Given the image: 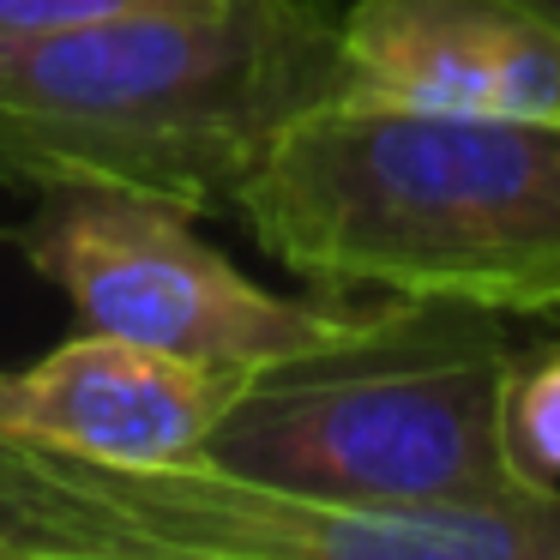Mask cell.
I'll use <instances>...</instances> for the list:
<instances>
[{
  "label": "cell",
  "mask_w": 560,
  "mask_h": 560,
  "mask_svg": "<svg viewBox=\"0 0 560 560\" xmlns=\"http://www.w3.org/2000/svg\"><path fill=\"white\" fill-rule=\"evenodd\" d=\"M0 560H133V548L49 452L0 434Z\"/></svg>",
  "instance_id": "obj_8"
},
{
  "label": "cell",
  "mask_w": 560,
  "mask_h": 560,
  "mask_svg": "<svg viewBox=\"0 0 560 560\" xmlns=\"http://www.w3.org/2000/svg\"><path fill=\"white\" fill-rule=\"evenodd\" d=\"M139 0H0V37H37V31L85 25V19L121 13Z\"/></svg>",
  "instance_id": "obj_10"
},
{
  "label": "cell",
  "mask_w": 560,
  "mask_h": 560,
  "mask_svg": "<svg viewBox=\"0 0 560 560\" xmlns=\"http://www.w3.org/2000/svg\"><path fill=\"white\" fill-rule=\"evenodd\" d=\"M55 470L109 512L133 560H560V506H380L259 482L211 458L187 464H85L49 452Z\"/></svg>",
  "instance_id": "obj_5"
},
{
  "label": "cell",
  "mask_w": 560,
  "mask_h": 560,
  "mask_svg": "<svg viewBox=\"0 0 560 560\" xmlns=\"http://www.w3.org/2000/svg\"><path fill=\"white\" fill-rule=\"evenodd\" d=\"M555 326H560V319H555Z\"/></svg>",
  "instance_id": "obj_12"
},
{
  "label": "cell",
  "mask_w": 560,
  "mask_h": 560,
  "mask_svg": "<svg viewBox=\"0 0 560 560\" xmlns=\"http://www.w3.org/2000/svg\"><path fill=\"white\" fill-rule=\"evenodd\" d=\"M500 434H506V458L536 488H560V343L542 350L518 343L500 398Z\"/></svg>",
  "instance_id": "obj_9"
},
{
  "label": "cell",
  "mask_w": 560,
  "mask_h": 560,
  "mask_svg": "<svg viewBox=\"0 0 560 560\" xmlns=\"http://www.w3.org/2000/svg\"><path fill=\"white\" fill-rule=\"evenodd\" d=\"M230 211L331 295L560 319V115L331 91L278 127Z\"/></svg>",
  "instance_id": "obj_1"
},
{
  "label": "cell",
  "mask_w": 560,
  "mask_h": 560,
  "mask_svg": "<svg viewBox=\"0 0 560 560\" xmlns=\"http://www.w3.org/2000/svg\"><path fill=\"white\" fill-rule=\"evenodd\" d=\"M530 7H542V13H548V19H555V25H560V0H530Z\"/></svg>",
  "instance_id": "obj_11"
},
{
  "label": "cell",
  "mask_w": 560,
  "mask_h": 560,
  "mask_svg": "<svg viewBox=\"0 0 560 560\" xmlns=\"http://www.w3.org/2000/svg\"><path fill=\"white\" fill-rule=\"evenodd\" d=\"M338 91L331 0H139L0 37V187L230 211L283 121Z\"/></svg>",
  "instance_id": "obj_2"
},
{
  "label": "cell",
  "mask_w": 560,
  "mask_h": 560,
  "mask_svg": "<svg viewBox=\"0 0 560 560\" xmlns=\"http://www.w3.org/2000/svg\"><path fill=\"white\" fill-rule=\"evenodd\" d=\"M247 374L151 343L85 331L0 374V434L85 464H187L235 404Z\"/></svg>",
  "instance_id": "obj_6"
},
{
  "label": "cell",
  "mask_w": 560,
  "mask_h": 560,
  "mask_svg": "<svg viewBox=\"0 0 560 560\" xmlns=\"http://www.w3.org/2000/svg\"><path fill=\"white\" fill-rule=\"evenodd\" d=\"M512 362L500 314L374 295L350 331L254 368L199 458L380 506L548 512L560 488H536L500 434Z\"/></svg>",
  "instance_id": "obj_3"
},
{
  "label": "cell",
  "mask_w": 560,
  "mask_h": 560,
  "mask_svg": "<svg viewBox=\"0 0 560 560\" xmlns=\"http://www.w3.org/2000/svg\"><path fill=\"white\" fill-rule=\"evenodd\" d=\"M13 247L91 331L254 374L362 319L355 295H283L194 230V211L127 187H43Z\"/></svg>",
  "instance_id": "obj_4"
},
{
  "label": "cell",
  "mask_w": 560,
  "mask_h": 560,
  "mask_svg": "<svg viewBox=\"0 0 560 560\" xmlns=\"http://www.w3.org/2000/svg\"><path fill=\"white\" fill-rule=\"evenodd\" d=\"M338 91L410 109L560 115V25L530 0H343Z\"/></svg>",
  "instance_id": "obj_7"
}]
</instances>
